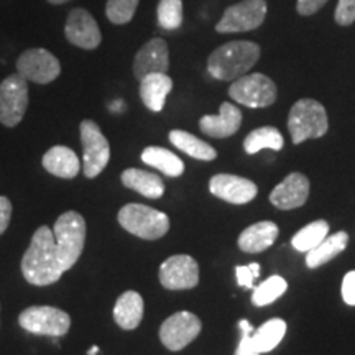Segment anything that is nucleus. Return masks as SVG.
Here are the masks:
<instances>
[{"label": "nucleus", "instance_id": "16", "mask_svg": "<svg viewBox=\"0 0 355 355\" xmlns=\"http://www.w3.org/2000/svg\"><path fill=\"white\" fill-rule=\"evenodd\" d=\"M309 181L301 173H291L270 194V202L282 211L301 207L308 201Z\"/></svg>", "mask_w": 355, "mask_h": 355}, {"label": "nucleus", "instance_id": "36", "mask_svg": "<svg viewBox=\"0 0 355 355\" xmlns=\"http://www.w3.org/2000/svg\"><path fill=\"white\" fill-rule=\"evenodd\" d=\"M340 291H343V300L345 301V304L355 306V270L345 275Z\"/></svg>", "mask_w": 355, "mask_h": 355}, {"label": "nucleus", "instance_id": "25", "mask_svg": "<svg viewBox=\"0 0 355 355\" xmlns=\"http://www.w3.org/2000/svg\"><path fill=\"white\" fill-rule=\"evenodd\" d=\"M286 334V322L279 318L268 319L259 329L252 332V345L259 354L272 352Z\"/></svg>", "mask_w": 355, "mask_h": 355}, {"label": "nucleus", "instance_id": "34", "mask_svg": "<svg viewBox=\"0 0 355 355\" xmlns=\"http://www.w3.org/2000/svg\"><path fill=\"white\" fill-rule=\"evenodd\" d=\"M239 327H241V331H242V339H241V343H239V347H237V352H235V355H260L255 350L254 345H252V339H250L252 332H254V326H252L247 319H242V321L239 322Z\"/></svg>", "mask_w": 355, "mask_h": 355}, {"label": "nucleus", "instance_id": "22", "mask_svg": "<svg viewBox=\"0 0 355 355\" xmlns=\"http://www.w3.org/2000/svg\"><path fill=\"white\" fill-rule=\"evenodd\" d=\"M122 184L150 199L162 198L165 193V184H163L162 178L155 173L139 170V168H128L123 171Z\"/></svg>", "mask_w": 355, "mask_h": 355}, {"label": "nucleus", "instance_id": "14", "mask_svg": "<svg viewBox=\"0 0 355 355\" xmlns=\"http://www.w3.org/2000/svg\"><path fill=\"white\" fill-rule=\"evenodd\" d=\"M209 191L216 198L230 204H247L255 199L259 188L254 181L237 175L220 173L211 178Z\"/></svg>", "mask_w": 355, "mask_h": 355}, {"label": "nucleus", "instance_id": "13", "mask_svg": "<svg viewBox=\"0 0 355 355\" xmlns=\"http://www.w3.org/2000/svg\"><path fill=\"white\" fill-rule=\"evenodd\" d=\"M68 42L83 50H96L102 42V33L94 17L86 8H74L69 12L64 25Z\"/></svg>", "mask_w": 355, "mask_h": 355}, {"label": "nucleus", "instance_id": "37", "mask_svg": "<svg viewBox=\"0 0 355 355\" xmlns=\"http://www.w3.org/2000/svg\"><path fill=\"white\" fill-rule=\"evenodd\" d=\"M12 219V202L6 196H0V235L6 232Z\"/></svg>", "mask_w": 355, "mask_h": 355}, {"label": "nucleus", "instance_id": "2", "mask_svg": "<svg viewBox=\"0 0 355 355\" xmlns=\"http://www.w3.org/2000/svg\"><path fill=\"white\" fill-rule=\"evenodd\" d=\"M261 48L254 42H229L216 48L207 58V71L219 81H235L245 74L260 60Z\"/></svg>", "mask_w": 355, "mask_h": 355}, {"label": "nucleus", "instance_id": "33", "mask_svg": "<svg viewBox=\"0 0 355 355\" xmlns=\"http://www.w3.org/2000/svg\"><path fill=\"white\" fill-rule=\"evenodd\" d=\"M235 275H237V283L242 288H254V282L260 277V265H241L235 266Z\"/></svg>", "mask_w": 355, "mask_h": 355}, {"label": "nucleus", "instance_id": "30", "mask_svg": "<svg viewBox=\"0 0 355 355\" xmlns=\"http://www.w3.org/2000/svg\"><path fill=\"white\" fill-rule=\"evenodd\" d=\"M157 17L162 28H180L183 25V0H159Z\"/></svg>", "mask_w": 355, "mask_h": 355}, {"label": "nucleus", "instance_id": "39", "mask_svg": "<svg viewBox=\"0 0 355 355\" xmlns=\"http://www.w3.org/2000/svg\"><path fill=\"white\" fill-rule=\"evenodd\" d=\"M97 354H99V347H97V345L87 350V355H97Z\"/></svg>", "mask_w": 355, "mask_h": 355}, {"label": "nucleus", "instance_id": "26", "mask_svg": "<svg viewBox=\"0 0 355 355\" xmlns=\"http://www.w3.org/2000/svg\"><path fill=\"white\" fill-rule=\"evenodd\" d=\"M170 141L181 152H184L189 157L201 159V162H212L217 157V152L209 144L202 141L193 133L184 130H171L170 132Z\"/></svg>", "mask_w": 355, "mask_h": 355}, {"label": "nucleus", "instance_id": "7", "mask_svg": "<svg viewBox=\"0 0 355 355\" xmlns=\"http://www.w3.org/2000/svg\"><path fill=\"white\" fill-rule=\"evenodd\" d=\"M266 0H242L224 10L217 21V33H243L257 30L266 19Z\"/></svg>", "mask_w": 355, "mask_h": 355}, {"label": "nucleus", "instance_id": "20", "mask_svg": "<svg viewBox=\"0 0 355 355\" xmlns=\"http://www.w3.org/2000/svg\"><path fill=\"white\" fill-rule=\"evenodd\" d=\"M173 89V79L166 73H153L140 79L141 102L152 112H162L168 94Z\"/></svg>", "mask_w": 355, "mask_h": 355}, {"label": "nucleus", "instance_id": "23", "mask_svg": "<svg viewBox=\"0 0 355 355\" xmlns=\"http://www.w3.org/2000/svg\"><path fill=\"white\" fill-rule=\"evenodd\" d=\"M347 243V232L340 230V232L329 235L316 248H313V250L306 254V265H308V268H318V266L327 263V261L336 259L339 254H343Z\"/></svg>", "mask_w": 355, "mask_h": 355}, {"label": "nucleus", "instance_id": "11", "mask_svg": "<svg viewBox=\"0 0 355 355\" xmlns=\"http://www.w3.org/2000/svg\"><path fill=\"white\" fill-rule=\"evenodd\" d=\"M17 71L26 81L48 84L60 76L61 64L58 58L44 48H32L21 53L17 60Z\"/></svg>", "mask_w": 355, "mask_h": 355}, {"label": "nucleus", "instance_id": "31", "mask_svg": "<svg viewBox=\"0 0 355 355\" xmlns=\"http://www.w3.org/2000/svg\"><path fill=\"white\" fill-rule=\"evenodd\" d=\"M140 0H107L105 15L110 24L125 25L133 19Z\"/></svg>", "mask_w": 355, "mask_h": 355}, {"label": "nucleus", "instance_id": "6", "mask_svg": "<svg viewBox=\"0 0 355 355\" xmlns=\"http://www.w3.org/2000/svg\"><path fill=\"white\" fill-rule=\"evenodd\" d=\"M19 324L32 334L63 337L71 327V318L55 306H30L20 313Z\"/></svg>", "mask_w": 355, "mask_h": 355}, {"label": "nucleus", "instance_id": "10", "mask_svg": "<svg viewBox=\"0 0 355 355\" xmlns=\"http://www.w3.org/2000/svg\"><path fill=\"white\" fill-rule=\"evenodd\" d=\"M201 332V319L189 311H180L165 319L159 327V340L170 350H181Z\"/></svg>", "mask_w": 355, "mask_h": 355}, {"label": "nucleus", "instance_id": "3", "mask_svg": "<svg viewBox=\"0 0 355 355\" xmlns=\"http://www.w3.org/2000/svg\"><path fill=\"white\" fill-rule=\"evenodd\" d=\"M288 130L295 145L309 139H321L329 130V119L324 105L314 99L295 102L288 115Z\"/></svg>", "mask_w": 355, "mask_h": 355}, {"label": "nucleus", "instance_id": "24", "mask_svg": "<svg viewBox=\"0 0 355 355\" xmlns=\"http://www.w3.org/2000/svg\"><path fill=\"white\" fill-rule=\"evenodd\" d=\"M141 162L145 165L157 168L158 171L165 173V175L176 178L184 173V163L180 157L170 150L162 148V146H146L141 152Z\"/></svg>", "mask_w": 355, "mask_h": 355}, {"label": "nucleus", "instance_id": "27", "mask_svg": "<svg viewBox=\"0 0 355 355\" xmlns=\"http://www.w3.org/2000/svg\"><path fill=\"white\" fill-rule=\"evenodd\" d=\"M285 145V140H283V135L279 133L278 128L275 127H260L252 130L243 140V150L248 155L259 153L260 150L270 148L275 150V152H279Z\"/></svg>", "mask_w": 355, "mask_h": 355}, {"label": "nucleus", "instance_id": "12", "mask_svg": "<svg viewBox=\"0 0 355 355\" xmlns=\"http://www.w3.org/2000/svg\"><path fill=\"white\" fill-rule=\"evenodd\" d=\"M158 277L166 290H191L199 283V265L189 255H173L159 266Z\"/></svg>", "mask_w": 355, "mask_h": 355}, {"label": "nucleus", "instance_id": "21", "mask_svg": "<svg viewBox=\"0 0 355 355\" xmlns=\"http://www.w3.org/2000/svg\"><path fill=\"white\" fill-rule=\"evenodd\" d=\"M144 298L137 291H125L119 296L114 306V319L123 331H133L144 319Z\"/></svg>", "mask_w": 355, "mask_h": 355}, {"label": "nucleus", "instance_id": "18", "mask_svg": "<svg viewBox=\"0 0 355 355\" xmlns=\"http://www.w3.org/2000/svg\"><path fill=\"white\" fill-rule=\"evenodd\" d=\"M279 234L278 225L272 220H261L247 227L239 237V248L245 254H260L272 247Z\"/></svg>", "mask_w": 355, "mask_h": 355}, {"label": "nucleus", "instance_id": "29", "mask_svg": "<svg viewBox=\"0 0 355 355\" xmlns=\"http://www.w3.org/2000/svg\"><path fill=\"white\" fill-rule=\"evenodd\" d=\"M288 290V283L285 278L273 275L268 279H265L263 283H260L259 286L254 290L252 295V303L255 306H266L272 304L273 301L282 298L283 293Z\"/></svg>", "mask_w": 355, "mask_h": 355}, {"label": "nucleus", "instance_id": "5", "mask_svg": "<svg viewBox=\"0 0 355 355\" xmlns=\"http://www.w3.org/2000/svg\"><path fill=\"white\" fill-rule=\"evenodd\" d=\"M277 84L261 73H252L235 79L229 87L230 99L250 109L270 107L277 101Z\"/></svg>", "mask_w": 355, "mask_h": 355}, {"label": "nucleus", "instance_id": "9", "mask_svg": "<svg viewBox=\"0 0 355 355\" xmlns=\"http://www.w3.org/2000/svg\"><path fill=\"white\" fill-rule=\"evenodd\" d=\"M28 107V84L21 74H12L0 83V123L17 127Z\"/></svg>", "mask_w": 355, "mask_h": 355}, {"label": "nucleus", "instance_id": "19", "mask_svg": "<svg viewBox=\"0 0 355 355\" xmlns=\"http://www.w3.org/2000/svg\"><path fill=\"white\" fill-rule=\"evenodd\" d=\"M42 163L48 173L58 178H64V180H73L81 170V162L78 159V155L64 145L51 146L43 155Z\"/></svg>", "mask_w": 355, "mask_h": 355}, {"label": "nucleus", "instance_id": "8", "mask_svg": "<svg viewBox=\"0 0 355 355\" xmlns=\"http://www.w3.org/2000/svg\"><path fill=\"white\" fill-rule=\"evenodd\" d=\"M83 144V170L84 176L92 180L99 176L110 159V146L94 121H83L79 125Z\"/></svg>", "mask_w": 355, "mask_h": 355}, {"label": "nucleus", "instance_id": "1", "mask_svg": "<svg viewBox=\"0 0 355 355\" xmlns=\"http://www.w3.org/2000/svg\"><path fill=\"white\" fill-rule=\"evenodd\" d=\"M86 243V220L76 211L58 217L55 225L35 230L30 247L21 259V275L30 285L56 283L78 263Z\"/></svg>", "mask_w": 355, "mask_h": 355}, {"label": "nucleus", "instance_id": "15", "mask_svg": "<svg viewBox=\"0 0 355 355\" xmlns=\"http://www.w3.org/2000/svg\"><path fill=\"white\" fill-rule=\"evenodd\" d=\"M168 69H170V50L163 38L148 40L137 51L133 60V74L139 81L148 74L168 73Z\"/></svg>", "mask_w": 355, "mask_h": 355}, {"label": "nucleus", "instance_id": "4", "mask_svg": "<svg viewBox=\"0 0 355 355\" xmlns=\"http://www.w3.org/2000/svg\"><path fill=\"white\" fill-rule=\"evenodd\" d=\"M117 219L127 232L144 241H157L170 230V219L165 212L145 204H127L119 211Z\"/></svg>", "mask_w": 355, "mask_h": 355}, {"label": "nucleus", "instance_id": "28", "mask_svg": "<svg viewBox=\"0 0 355 355\" xmlns=\"http://www.w3.org/2000/svg\"><path fill=\"white\" fill-rule=\"evenodd\" d=\"M327 235H329V224L322 219L314 220L295 234V237L291 239V245L298 252L308 254L313 248H316Z\"/></svg>", "mask_w": 355, "mask_h": 355}, {"label": "nucleus", "instance_id": "38", "mask_svg": "<svg viewBox=\"0 0 355 355\" xmlns=\"http://www.w3.org/2000/svg\"><path fill=\"white\" fill-rule=\"evenodd\" d=\"M48 2H50L51 6H61V3L69 2V0H48Z\"/></svg>", "mask_w": 355, "mask_h": 355}, {"label": "nucleus", "instance_id": "32", "mask_svg": "<svg viewBox=\"0 0 355 355\" xmlns=\"http://www.w3.org/2000/svg\"><path fill=\"white\" fill-rule=\"evenodd\" d=\"M334 20L339 26H350L355 21V0H339Z\"/></svg>", "mask_w": 355, "mask_h": 355}, {"label": "nucleus", "instance_id": "35", "mask_svg": "<svg viewBox=\"0 0 355 355\" xmlns=\"http://www.w3.org/2000/svg\"><path fill=\"white\" fill-rule=\"evenodd\" d=\"M326 3L327 0H298V2H296V12H298L301 17H309L318 13Z\"/></svg>", "mask_w": 355, "mask_h": 355}, {"label": "nucleus", "instance_id": "17", "mask_svg": "<svg viewBox=\"0 0 355 355\" xmlns=\"http://www.w3.org/2000/svg\"><path fill=\"white\" fill-rule=\"evenodd\" d=\"M242 125V112L237 105L222 102L217 115H204L199 121V128L204 135L212 139H227L232 137Z\"/></svg>", "mask_w": 355, "mask_h": 355}]
</instances>
